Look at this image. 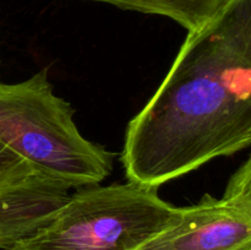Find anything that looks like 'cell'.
I'll list each match as a JSON object with an SVG mask.
<instances>
[{
    "label": "cell",
    "mask_w": 251,
    "mask_h": 250,
    "mask_svg": "<svg viewBox=\"0 0 251 250\" xmlns=\"http://www.w3.org/2000/svg\"><path fill=\"white\" fill-rule=\"evenodd\" d=\"M251 145V0H229L188 32L171 70L130 120L127 181L159 188Z\"/></svg>",
    "instance_id": "1"
},
{
    "label": "cell",
    "mask_w": 251,
    "mask_h": 250,
    "mask_svg": "<svg viewBox=\"0 0 251 250\" xmlns=\"http://www.w3.org/2000/svg\"><path fill=\"white\" fill-rule=\"evenodd\" d=\"M74 113L54 93L48 69L22 82L1 83L0 142L73 189L97 185L112 172L114 156L78 131Z\"/></svg>",
    "instance_id": "2"
},
{
    "label": "cell",
    "mask_w": 251,
    "mask_h": 250,
    "mask_svg": "<svg viewBox=\"0 0 251 250\" xmlns=\"http://www.w3.org/2000/svg\"><path fill=\"white\" fill-rule=\"evenodd\" d=\"M176 208L158 188L132 181L83 186L47 227L4 250H136Z\"/></svg>",
    "instance_id": "3"
},
{
    "label": "cell",
    "mask_w": 251,
    "mask_h": 250,
    "mask_svg": "<svg viewBox=\"0 0 251 250\" xmlns=\"http://www.w3.org/2000/svg\"><path fill=\"white\" fill-rule=\"evenodd\" d=\"M136 250H251V159L232 174L222 198L206 194L195 205L176 207Z\"/></svg>",
    "instance_id": "4"
},
{
    "label": "cell",
    "mask_w": 251,
    "mask_h": 250,
    "mask_svg": "<svg viewBox=\"0 0 251 250\" xmlns=\"http://www.w3.org/2000/svg\"><path fill=\"white\" fill-rule=\"evenodd\" d=\"M71 186L34 168L0 185V249L32 237L49 225L70 199Z\"/></svg>",
    "instance_id": "5"
},
{
    "label": "cell",
    "mask_w": 251,
    "mask_h": 250,
    "mask_svg": "<svg viewBox=\"0 0 251 250\" xmlns=\"http://www.w3.org/2000/svg\"><path fill=\"white\" fill-rule=\"evenodd\" d=\"M123 10L168 17L188 32L205 26L229 0H91Z\"/></svg>",
    "instance_id": "6"
},
{
    "label": "cell",
    "mask_w": 251,
    "mask_h": 250,
    "mask_svg": "<svg viewBox=\"0 0 251 250\" xmlns=\"http://www.w3.org/2000/svg\"><path fill=\"white\" fill-rule=\"evenodd\" d=\"M33 169L28 162L0 142V185L22 178Z\"/></svg>",
    "instance_id": "7"
},
{
    "label": "cell",
    "mask_w": 251,
    "mask_h": 250,
    "mask_svg": "<svg viewBox=\"0 0 251 250\" xmlns=\"http://www.w3.org/2000/svg\"><path fill=\"white\" fill-rule=\"evenodd\" d=\"M0 85H1V82H0Z\"/></svg>",
    "instance_id": "8"
}]
</instances>
